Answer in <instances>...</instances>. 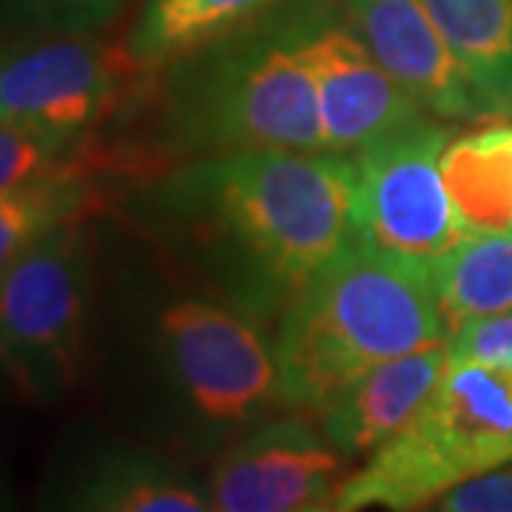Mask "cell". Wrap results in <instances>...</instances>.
Here are the masks:
<instances>
[{
  "instance_id": "cell-1",
  "label": "cell",
  "mask_w": 512,
  "mask_h": 512,
  "mask_svg": "<svg viewBox=\"0 0 512 512\" xmlns=\"http://www.w3.org/2000/svg\"><path fill=\"white\" fill-rule=\"evenodd\" d=\"M128 217L174 268L279 322L356 228V165L336 151H237L134 185Z\"/></svg>"
},
{
  "instance_id": "cell-2",
  "label": "cell",
  "mask_w": 512,
  "mask_h": 512,
  "mask_svg": "<svg viewBox=\"0 0 512 512\" xmlns=\"http://www.w3.org/2000/svg\"><path fill=\"white\" fill-rule=\"evenodd\" d=\"M103 146L134 183L197 157L328 151L288 0L251 26L151 72Z\"/></svg>"
},
{
  "instance_id": "cell-3",
  "label": "cell",
  "mask_w": 512,
  "mask_h": 512,
  "mask_svg": "<svg viewBox=\"0 0 512 512\" xmlns=\"http://www.w3.org/2000/svg\"><path fill=\"white\" fill-rule=\"evenodd\" d=\"M447 339L430 268L356 237L279 316L282 402L319 416L367 370Z\"/></svg>"
},
{
  "instance_id": "cell-4",
  "label": "cell",
  "mask_w": 512,
  "mask_h": 512,
  "mask_svg": "<svg viewBox=\"0 0 512 512\" xmlns=\"http://www.w3.org/2000/svg\"><path fill=\"white\" fill-rule=\"evenodd\" d=\"M140 348L163 413L185 447L220 453L285 407L271 322L202 288L163 256L140 308Z\"/></svg>"
},
{
  "instance_id": "cell-5",
  "label": "cell",
  "mask_w": 512,
  "mask_h": 512,
  "mask_svg": "<svg viewBox=\"0 0 512 512\" xmlns=\"http://www.w3.org/2000/svg\"><path fill=\"white\" fill-rule=\"evenodd\" d=\"M510 461L512 370L450 362L413 419L348 473L333 510L421 512Z\"/></svg>"
},
{
  "instance_id": "cell-6",
  "label": "cell",
  "mask_w": 512,
  "mask_h": 512,
  "mask_svg": "<svg viewBox=\"0 0 512 512\" xmlns=\"http://www.w3.org/2000/svg\"><path fill=\"white\" fill-rule=\"evenodd\" d=\"M94 288L89 220L0 265V370L32 402L69 396L83 373Z\"/></svg>"
},
{
  "instance_id": "cell-7",
  "label": "cell",
  "mask_w": 512,
  "mask_h": 512,
  "mask_svg": "<svg viewBox=\"0 0 512 512\" xmlns=\"http://www.w3.org/2000/svg\"><path fill=\"white\" fill-rule=\"evenodd\" d=\"M126 46L94 32H26L0 43V123L86 148L146 86Z\"/></svg>"
},
{
  "instance_id": "cell-8",
  "label": "cell",
  "mask_w": 512,
  "mask_h": 512,
  "mask_svg": "<svg viewBox=\"0 0 512 512\" xmlns=\"http://www.w3.org/2000/svg\"><path fill=\"white\" fill-rule=\"evenodd\" d=\"M450 140L453 131L427 117L353 154L359 237L421 268L467 237L441 177Z\"/></svg>"
},
{
  "instance_id": "cell-9",
  "label": "cell",
  "mask_w": 512,
  "mask_h": 512,
  "mask_svg": "<svg viewBox=\"0 0 512 512\" xmlns=\"http://www.w3.org/2000/svg\"><path fill=\"white\" fill-rule=\"evenodd\" d=\"M296 46L319 97L325 148L353 157L427 120L353 29L345 0H288Z\"/></svg>"
},
{
  "instance_id": "cell-10",
  "label": "cell",
  "mask_w": 512,
  "mask_h": 512,
  "mask_svg": "<svg viewBox=\"0 0 512 512\" xmlns=\"http://www.w3.org/2000/svg\"><path fill=\"white\" fill-rule=\"evenodd\" d=\"M308 416L302 410L268 416L222 447L208 484L214 512H293L333 504L350 458Z\"/></svg>"
},
{
  "instance_id": "cell-11",
  "label": "cell",
  "mask_w": 512,
  "mask_h": 512,
  "mask_svg": "<svg viewBox=\"0 0 512 512\" xmlns=\"http://www.w3.org/2000/svg\"><path fill=\"white\" fill-rule=\"evenodd\" d=\"M370 55L421 111L441 120H495L421 0H345Z\"/></svg>"
},
{
  "instance_id": "cell-12",
  "label": "cell",
  "mask_w": 512,
  "mask_h": 512,
  "mask_svg": "<svg viewBox=\"0 0 512 512\" xmlns=\"http://www.w3.org/2000/svg\"><path fill=\"white\" fill-rule=\"evenodd\" d=\"M40 512H214L211 495L174 458L140 447H106L83 458Z\"/></svg>"
},
{
  "instance_id": "cell-13",
  "label": "cell",
  "mask_w": 512,
  "mask_h": 512,
  "mask_svg": "<svg viewBox=\"0 0 512 512\" xmlns=\"http://www.w3.org/2000/svg\"><path fill=\"white\" fill-rule=\"evenodd\" d=\"M447 365V345H430L367 370L319 413L325 436L348 458L370 456L430 399Z\"/></svg>"
},
{
  "instance_id": "cell-14",
  "label": "cell",
  "mask_w": 512,
  "mask_h": 512,
  "mask_svg": "<svg viewBox=\"0 0 512 512\" xmlns=\"http://www.w3.org/2000/svg\"><path fill=\"white\" fill-rule=\"evenodd\" d=\"M495 120L512 117V0H421Z\"/></svg>"
},
{
  "instance_id": "cell-15",
  "label": "cell",
  "mask_w": 512,
  "mask_h": 512,
  "mask_svg": "<svg viewBox=\"0 0 512 512\" xmlns=\"http://www.w3.org/2000/svg\"><path fill=\"white\" fill-rule=\"evenodd\" d=\"M279 0H146L126 40L128 57L143 72H160L180 57L251 26Z\"/></svg>"
},
{
  "instance_id": "cell-16",
  "label": "cell",
  "mask_w": 512,
  "mask_h": 512,
  "mask_svg": "<svg viewBox=\"0 0 512 512\" xmlns=\"http://www.w3.org/2000/svg\"><path fill=\"white\" fill-rule=\"evenodd\" d=\"M441 177L467 237L512 231V126L453 137Z\"/></svg>"
},
{
  "instance_id": "cell-17",
  "label": "cell",
  "mask_w": 512,
  "mask_h": 512,
  "mask_svg": "<svg viewBox=\"0 0 512 512\" xmlns=\"http://www.w3.org/2000/svg\"><path fill=\"white\" fill-rule=\"evenodd\" d=\"M447 333L470 319L512 313V231L473 234L430 265Z\"/></svg>"
},
{
  "instance_id": "cell-18",
  "label": "cell",
  "mask_w": 512,
  "mask_h": 512,
  "mask_svg": "<svg viewBox=\"0 0 512 512\" xmlns=\"http://www.w3.org/2000/svg\"><path fill=\"white\" fill-rule=\"evenodd\" d=\"M103 177L74 171L0 191V265L26 254L57 228L86 222L103 202Z\"/></svg>"
},
{
  "instance_id": "cell-19",
  "label": "cell",
  "mask_w": 512,
  "mask_h": 512,
  "mask_svg": "<svg viewBox=\"0 0 512 512\" xmlns=\"http://www.w3.org/2000/svg\"><path fill=\"white\" fill-rule=\"evenodd\" d=\"M74 171L103 177L94 143L86 148L63 146L32 131L0 123V191Z\"/></svg>"
},
{
  "instance_id": "cell-20",
  "label": "cell",
  "mask_w": 512,
  "mask_h": 512,
  "mask_svg": "<svg viewBox=\"0 0 512 512\" xmlns=\"http://www.w3.org/2000/svg\"><path fill=\"white\" fill-rule=\"evenodd\" d=\"M126 0H0V26L26 32H97Z\"/></svg>"
},
{
  "instance_id": "cell-21",
  "label": "cell",
  "mask_w": 512,
  "mask_h": 512,
  "mask_svg": "<svg viewBox=\"0 0 512 512\" xmlns=\"http://www.w3.org/2000/svg\"><path fill=\"white\" fill-rule=\"evenodd\" d=\"M450 362L512 370V313L470 319L447 339Z\"/></svg>"
},
{
  "instance_id": "cell-22",
  "label": "cell",
  "mask_w": 512,
  "mask_h": 512,
  "mask_svg": "<svg viewBox=\"0 0 512 512\" xmlns=\"http://www.w3.org/2000/svg\"><path fill=\"white\" fill-rule=\"evenodd\" d=\"M430 512H512V461L453 487Z\"/></svg>"
},
{
  "instance_id": "cell-23",
  "label": "cell",
  "mask_w": 512,
  "mask_h": 512,
  "mask_svg": "<svg viewBox=\"0 0 512 512\" xmlns=\"http://www.w3.org/2000/svg\"><path fill=\"white\" fill-rule=\"evenodd\" d=\"M293 512H336V510H333V504H313V507H302V510H293Z\"/></svg>"
}]
</instances>
